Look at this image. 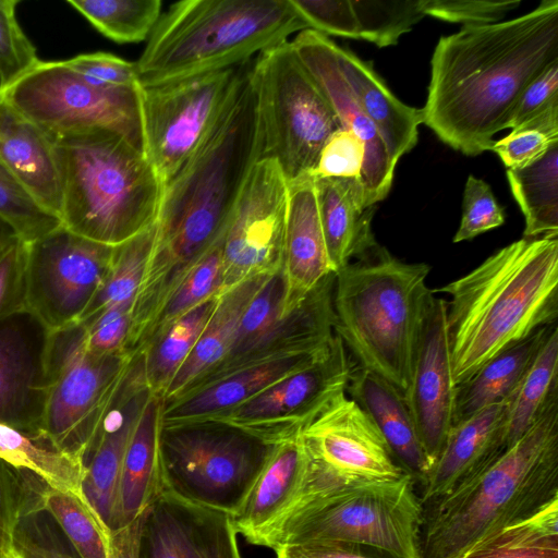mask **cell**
Masks as SVG:
<instances>
[{"label": "cell", "mask_w": 558, "mask_h": 558, "mask_svg": "<svg viewBox=\"0 0 558 558\" xmlns=\"http://www.w3.org/2000/svg\"><path fill=\"white\" fill-rule=\"evenodd\" d=\"M319 220L331 270L336 274L377 244L359 179H314Z\"/></svg>", "instance_id": "31"}, {"label": "cell", "mask_w": 558, "mask_h": 558, "mask_svg": "<svg viewBox=\"0 0 558 558\" xmlns=\"http://www.w3.org/2000/svg\"><path fill=\"white\" fill-rule=\"evenodd\" d=\"M407 474L393 482L344 485L302 505L271 550L283 545L343 543L390 558H422L424 506Z\"/></svg>", "instance_id": "8"}, {"label": "cell", "mask_w": 558, "mask_h": 558, "mask_svg": "<svg viewBox=\"0 0 558 558\" xmlns=\"http://www.w3.org/2000/svg\"><path fill=\"white\" fill-rule=\"evenodd\" d=\"M553 326L541 328L524 340L499 352L459 384L453 424L507 400L520 384Z\"/></svg>", "instance_id": "34"}, {"label": "cell", "mask_w": 558, "mask_h": 558, "mask_svg": "<svg viewBox=\"0 0 558 558\" xmlns=\"http://www.w3.org/2000/svg\"><path fill=\"white\" fill-rule=\"evenodd\" d=\"M557 60L558 0L441 36L430 60L423 123L466 156L490 150L525 87Z\"/></svg>", "instance_id": "1"}, {"label": "cell", "mask_w": 558, "mask_h": 558, "mask_svg": "<svg viewBox=\"0 0 558 558\" xmlns=\"http://www.w3.org/2000/svg\"><path fill=\"white\" fill-rule=\"evenodd\" d=\"M558 499V396L508 450L429 504L422 558H459L486 535Z\"/></svg>", "instance_id": "4"}, {"label": "cell", "mask_w": 558, "mask_h": 558, "mask_svg": "<svg viewBox=\"0 0 558 558\" xmlns=\"http://www.w3.org/2000/svg\"><path fill=\"white\" fill-rule=\"evenodd\" d=\"M14 547L24 558H80L56 521L45 511H26L14 533Z\"/></svg>", "instance_id": "48"}, {"label": "cell", "mask_w": 558, "mask_h": 558, "mask_svg": "<svg viewBox=\"0 0 558 558\" xmlns=\"http://www.w3.org/2000/svg\"><path fill=\"white\" fill-rule=\"evenodd\" d=\"M335 272L325 276L292 312L279 318L248 350L209 369L178 399L242 368L324 350L335 336Z\"/></svg>", "instance_id": "22"}, {"label": "cell", "mask_w": 558, "mask_h": 558, "mask_svg": "<svg viewBox=\"0 0 558 558\" xmlns=\"http://www.w3.org/2000/svg\"><path fill=\"white\" fill-rule=\"evenodd\" d=\"M143 378L130 377L109 414L99 441L85 465L82 494L111 532L124 453L141 411L149 396Z\"/></svg>", "instance_id": "25"}, {"label": "cell", "mask_w": 558, "mask_h": 558, "mask_svg": "<svg viewBox=\"0 0 558 558\" xmlns=\"http://www.w3.org/2000/svg\"><path fill=\"white\" fill-rule=\"evenodd\" d=\"M19 239L14 228L0 217V253Z\"/></svg>", "instance_id": "60"}, {"label": "cell", "mask_w": 558, "mask_h": 558, "mask_svg": "<svg viewBox=\"0 0 558 558\" xmlns=\"http://www.w3.org/2000/svg\"><path fill=\"white\" fill-rule=\"evenodd\" d=\"M287 207L288 182L282 171L276 161L258 159L223 233L220 294L281 270Z\"/></svg>", "instance_id": "16"}, {"label": "cell", "mask_w": 558, "mask_h": 558, "mask_svg": "<svg viewBox=\"0 0 558 558\" xmlns=\"http://www.w3.org/2000/svg\"><path fill=\"white\" fill-rule=\"evenodd\" d=\"M507 178L525 218L523 238L558 233V142L534 160L508 169Z\"/></svg>", "instance_id": "38"}, {"label": "cell", "mask_w": 558, "mask_h": 558, "mask_svg": "<svg viewBox=\"0 0 558 558\" xmlns=\"http://www.w3.org/2000/svg\"><path fill=\"white\" fill-rule=\"evenodd\" d=\"M26 511L47 512L80 558H114L112 534L84 496L54 488L37 477Z\"/></svg>", "instance_id": "35"}, {"label": "cell", "mask_w": 558, "mask_h": 558, "mask_svg": "<svg viewBox=\"0 0 558 558\" xmlns=\"http://www.w3.org/2000/svg\"><path fill=\"white\" fill-rule=\"evenodd\" d=\"M353 367L335 335L311 364L202 424L235 428L270 446L298 438L324 408L347 391Z\"/></svg>", "instance_id": "15"}, {"label": "cell", "mask_w": 558, "mask_h": 558, "mask_svg": "<svg viewBox=\"0 0 558 558\" xmlns=\"http://www.w3.org/2000/svg\"><path fill=\"white\" fill-rule=\"evenodd\" d=\"M289 1L307 29L326 36L359 38V26L351 0Z\"/></svg>", "instance_id": "52"}, {"label": "cell", "mask_w": 558, "mask_h": 558, "mask_svg": "<svg viewBox=\"0 0 558 558\" xmlns=\"http://www.w3.org/2000/svg\"><path fill=\"white\" fill-rule=\"evenodd\" d=\"M140 90L141 86L101 87L65 61H39L1 97L51 138L101 129L121 135L144 153Z\"/></svg>", "instance_id": "12"}, {"label": "cell", "mask_w": 558, "mask_h": 558, "mask_svg": "<svg viewBox=\"0 0 558 558\" xmlns=\"http://www.w3.org/2000/svg\"><path fill=\"white\" fill-rule=\"evenodd\" d=\"M555 142H558V102L495 141L490 150L510 169L534 160Z\"/></svg>", "instance_id": "47"}, {"label": "cell", "mask_w": 558, "mask_h": 558, "mask_svg": "<svg viewBox=\"0 0 558 558\" xmlns=\"http://www.w3.org/2000/svg\"><path fill=\"white\" fill-rule=\"evenodd\" d=\"M35 475L0 459V558L14 548V533L31 496Z\"/></svg>", "instance_id": "50"}, {"label": "cell", "mask_w": 558, "mask_h": 558, "mask_svg": "<svg viewBox=\"0 0 558 558\" xmlns=\"http://www.w3.org/2000/svg\"><path fill=\"white\" fill-rule=\"evenodd\" d=\"M307 29L289 0H184L161 14L140 59L142 87L242 65Z\"/></svg>", "instance_id": "6"}, {"label": "cell", "mask_w": 558, "mask_h": 558, "mask_svg": "<svg viewBox=\"0 0 558 558\" xmlns=\"http://www.w3.org/2000/svg\"><path fill=\"white\" fill-rule=\"evenodd\" d=\"M247 69L241 65L142 87L144 154L162 186L203 145L234 100Z\"/></svg>", "instance_id": "13"}, {"label": "cell", "mask_w": 558, "mask_h": 558, "mask_svg": "<svg viewBox=\"0 0 558 558\" xmlns=\"http://www.w3.org/2000/svg\"><path fill=\"white\" fill-rule=\"evenodd\" d=\"M75 72L106 88H138L136 63L107 52H94L65 60Z\"/></svg>", "instance_id": "56"}, {"label": "cell", "mask_w": 558, "mask_h": 558, "mask_svg": "<svg viewBox=\"0 0 558 558\" xmlns=\"http://www.w3.org/2000/svg\"><path fill=\"white\" fill-rule=\"evenodd\" d=\"M268 277L246 280L219 295L205 329L168 387L162 398L163 404L177 400L227 355L245 308Z\"/></svg>", "instance_id": "33"}, {"label": "cell", "mask_w": 558, "mask_h": 558, "mask_svg": "<svg viewBox=\"0 0 558 558\" xmlns=\"http://www.w3.org/2000/svg\"><path fill=\"white\" fill-rule=\"evenodd\" d=\"M250 82L258 128V159L277 162L288 183L311 177L326 141L343 129L300 62L290 40L262 51Z\"/></svg>", "instance_id": "9"}, {"label": "cell", "mask_w": 558, "mask_h": 558, "mask_svg": "<svg viewBox=\"0 0 558 558\" xmlns=\"http://www.w3.org/2000/svg\"><path fill=\"white\" fill-rule=\"evenodd\" d=\"M50 332L27 308L0 322V423L41 430Z\"/></svg>", "instance_id": "21"}, {"label": "cell", "mask_w": 558, "mask_h": 558, "mask_svg": "<svg viewBox=\"0 0 558 558\" xmlns=\"http://www.w3.org/2000/svg\"><path fill=\"white\" fill-rule=\"evenodd\" d=\"M324 350L274 360L223 376L171 403L163 404L161 426L173 428L205 423L307 366Z\"/></svg>", "instance_id": "29"}, {"label": "cell", "mask_w": 558, "mask_h": 558, "mask_svg": "<svg viewBox=\"0 0 558 558\" xmlns=\"http://www.w3.org/2000/svg\"><path fill=\"white\" fill-rule=\"evenodd\" d=\"M258 148L248 69L210 135L162 187L155 241L132 310L133 339L146 336L172 292L223 236Z\"/></svg>", "instance_id": "2"}, {"label": "cell", "mask_w": 558, "mask_h": 558, "mask_svg": "<svg viewBox=\"0 0 558 558\" xmlns=\"http://www.w3.org/2000/svg\"><path fill=\"white\" fill-rule=\"evenodd\" d=\"M308 457L301 436L276 445L240 509L231 517L236 534L270 549L300 499Z\"/></svg>", "instance_id": "23"}, {"label": "cell", "mask_w": 558, "mask_h": 558, "mask_svg": "<svg viewBox=\"0 0 558 558\" xmlns=\"http://www.w3.org/2000/svg\"><path fill=\"white\" fill-rule=\"evenodd\" d=\"M4 558H24L16 549L15 547L4 556Z\"/></svg>", "instance_id": "61"}, {"label": "cell", "mask_w": 558, "mask_h": 558, "mask_svg": "<svg viewBox=\"0 0 558 558\" xmlns=\"http://www.w3.org/2000/svg\"><path fill=\"white\" fill-rule=\"evenodd\" d=\"M134 355L86 349L81 324L51 331L40 429L86 465L117 405Z\"/></svg>", "instance_id": "10"}, {"label": "cell", "mask_w": 558, "mask_h": 558, "mask_svg": "<svg viewBox=\"0 0 558 558\" xmlns=\"http://www.w3.org/2000/svg\"><path fill=\"white\" fill-rule=\"evenodd\" d=\"M136 558H242L231 515L162 490L145 511Z\"/></svg>", "instance_id": "20"}, {"label": "cell", "mask_w": 558, "mask_h": 558, "mask_svg": "<svg viewBox=\"0 0 558 558\" xmlns=\"http://www.w3.org/2000/svg\"><path fill=\"white\" fill-rule=\"evenodd\" d=\"M0 459L35 473L54 488L83 496L84 462L60 450L41 430L0 423Z\"/></svg>", "instance_id": "37"}, {"label": "cell", "mask_w": 558, "mask_h": 558, "mask_svg": "<svg viewBox=\"0 0 558 558\" xmlns=\"http://www.w3.org/2000/svg\"><path fill=\"white\" fill-rule=\"evenodd\" d=\"M0 217L24 242L35 241L62 226L59 217L41 207L0 160Z\"/></svg>", "instance_id": "45"}, {"label": "cell", "mask_w": 558, "mask_h": 558, "mask_svg": "<svg viewBox=\"0 0 558 558\" xmlns=\"http://www.w3.org/2000/svg\"><path fill=\"white\" fill-rule=\"evenodd\" d=\"M132 310L131 305L117 306L80 323L84 328L86 349L96 354L128 353Z\"/></svg>", "instance_id": "55"}, {"label": "cell", "mask_w": 558, "mask_h": 558, "mask_svg": "<svg viewBox=\"0 0 558 558\" xmlns=\"http://www.w3.org/2000/svg\"><path fill=\"white\" fill-rule=\"evenodd\" d=\"M457 386L447 326V302L433 292L425 307L405 398L432 466L453 425Z\"/></svg>", "instance_id": "18"}, {"label": "cell", "mask_w": 558, "mask_h": 558, "mask_svg": "<svg viewBox=\"0 0 558 558\" xmlns=\"http://www.w3.org/2000/svg\"><path fill=\"white\" fill-rule=\"evenodd\" d=\"M520 3V0H422V8L425 15L468 26L498 23Z\"/></svg>", "instance_id": "53"}, {"label": "cell", "mask_w": 558, "mask_h": 558, "mask_svg": "<svg viewBox=\"0 0 558 558\" xmlns=\"http://www.w3.org/2000/svg\"><path fill=\"white\" fill-rule=\"evenodd\" d=\"M275 446L223 425L161 426L163 490L232 517Z\"/></svg>", "instance_id": "11"}, {"label": "cell", "mask_w": 558, "mask_h": 558, "mask_svg": "<svg viewBox=\"0 0 558 558\" xmlns=\"http://www.w3.org/2000/svg\"><path fill=\"white\" fill-rule=\"evenodd\" d=\"M558 396V328L554 325L520 384L509 397L498 449L501 454L537 421Z\"/></svg>", "instance_id": "36"}, {"label": "cell", "mask_w": 558, "mask_h": 558, "mask_svg": "<svg viewBox=\"0 0 558 558\" xmlns=\"http://www.w3.org/2000/svg\"><path fill=\"white\" fill-rule=\"evenodd\" d=\"M361 548L343 543H305L280 546L275 554L276 558H375Z\"/></svg>", "instance_id": "59"}, {"label": "cell", "mask_w": 558, "mask_h": 558, "mask_svg": "<svg viewBox=\"0 0 558 558\" xmlns=\"http://www.w3.org/2000/svg\"><path fill=\"white\" fill-rule=\"evenodd\" d=\"M364 157L363 142L351 131L340 129L324 144L311 177L360 180Z\"/></svg>", "instance_id": "54"}, {"label": "cell", "mask_w": 558, "mask_h": 558, "mask_svg": "<svg viewBox=\"0 0 558 558\" xmlns=\"http://www.w3.org/2000/svg\"><path fill=\"white\" fill-rule=\"evenodd\" d=\"M291 47L302 65L323 92L343 129L364 144L365 157L360 174L365 207L375 206L388 195L396 165L373 122L363 112L344 81L336 56L337 45L313 29L299 32Z\"/></svg>", "instance_id": "19"}, {"label": "cell", "mask_w": 558, "mask_h": 558, "mask_svg": "<svg viewBox=\"0 0 558 558\" xmlns=\"http://www.w3.org/2000/svg\"><path fill=\"white\" fill-rule=\"evenodd\" d=\"M284 281L282 317L331 270L319 220L314 179L288 183V207L281 268Z\"/></svg>", "instance_id": "24"}, {"label": "cell", "mask_w": 558, "mask_h": 558, "mask_svg": "<svg viewBox=\"0 0 558 558\" xmlns=\"http://www.w3.org/2000/svg\"><path fill=\"white\" fill-rule=\"evenodd\" d=\"M504 222V208L496 201L490 186L470 174L463 192L460 226L452 241L471 240Z\"/></svg>", "instance_id": "51"}, {"label": "cell", "mask_w": 558, "mask_h": 558, "mask_svg": "<svg viewBox=\"0 0 558 558\" xmlns=\"http://www.w3.org/2000/svg\"><path fill=\"white\" fill-rule=\"evenodd\" d=\"M459 558H558V499L486 535Z\"/></svg>", "instance_id": "40"}, {"label": "cell", "mask_w": 558, "mask_h": 558, "mask_svg": "<svg viewBox=\"0 0 558 558\" xmlns=\"http://www.w3.org/2000/svg\"><path fill=\"white\" fill-rule=\"evenodd\" d=\"M347 390L374 422L398 463L421 483L432 465L402 396L389 383L357 365Z\"/></svg>", "instance_id": "32"}, {"label": "cell", "mask_w": 558, "mask_h": 558, "mask_svg": "<svg viewBox=\"0 0 558 558\" xmlns=\"http://www.w3.org/2000/svg\"><path fill=\"white\" fill-rule=\"evenodd\" d=\"M113 247L63 226L27 243L26 308L50 331L80 324L105 281Z\"/></svg>", "instance_id": "14"}, {"label": "cell", "mask_w": 558, "mask_h": 558, "mask_svg": "<svg viewBox=\"0 0 558 558\" xmlns=\"http://www.w3.org/2000/svg\"><path fill=\"white\" fill-rule=\"evenodd\" d=\"M0 160L41 207L60 218L62 192L53 141L2 97Z\"/></svg>", "instance_id": "28"}, {"label": "cell", "mask_w": 558, "mask_h": 558, "mask_svg": "<svg viewBox=\"0 0 558 558\" xmlns=\"http://www.w3.org/2000/svg\"><path fill=\"white\" fill-rule=\"evenodd\" d=\"M52 141L64 228L116 246L155 225L163 186L143 151L101 129Z\"/></svg>", "instance_id": "7"}, {"label": "cell", "mask_w": 558, "mask_h": 558, "mask_svg": "<svg viewBox=\"0 0 558 558\" xmlns=\"http://www.w3.org/2000/svg\"><path fill=\"white\" fill-rule=\"evenodd\" d=\"M98 32L119 44L148 40L160 16V0H69Z\"/></svg>", "instance_id": "42"}, {"label": "cell", "mask_w": 558, "mask_h": 558, "mask_svg": "<svg viewBox=\"0 0 558 558\" xmlns=\"http://www.w3.org/2000/svg\"><path fill=\"white\" fill-rule=\"evenodd\" d=\"M310 465L328 488L393 482L409 474L366 412L338 395L301 434Z\"/></svg>", "instance_id": "17"}, {"label": "cell", "mask_w": 558, "mask_h": 558, "mask_svg": "<svg viewBox=\"0 0 558 558\" xmlns=\"http://www.w3.org/2000/svg\"><path fill=\"white\" fill-rule=\"evenodd\" d=\"M430 267L405 263L378 243L336 272L333 331L357 366L405 400L425 307Z\"/></svg>", "instance_id": "5"}, {"label": "cell", "mask_w": 558, "mask_h": 558, "mask_svg": "<svg viewBox=\"0 0 558 558\" xmlns=\"http://www.w3.org/2000/svg\"><path fill=\"white\" fill-rule=\"evenodd\" d=\"M17 4L16 0H0V75L4 89L40 61L36 48L17 23Z\"/></svg>", "instance_id": "49"}, {"label": "cell", "mask_w": 558, "mask_h": 558, "mask_svg": "<svg viewBox=\"0 0 558 558\" xmlns=\"http://www.w3.org/2000/svg\"><path fill=\"white\" fill-rule=\"evenodd\" d=\"M162 409V398L150 392L124 453L112 535L137 525L163 490L160 462Z\"/></svg>", "instance_id": "27"}, {"label": "cell", "mask_w": 558, "mask_h": 558, "mask_svg": "<svg viewBox=\"0 0 558 558\" xmlns=\"http://www.w3.org/2000/svg\"><path fill=\"white\" fill-rule=\"evenodd\" d=\"M359 39L379 48L398 44L424 16L422 0H351Z\"/></svg>", "instance_id": "44"}, {"label": "cell", "mask_w": 558, "mask_h": 558, "mask_svg": "<svg viewBox=\"0 0 558 558\" xmlns=\"http://www.w3.org/2000/svg\"><path fill=\"white\" fill-rule=\"evenodd\" d=\"M336 56L353 97L376 126L391 161L397 165L400 157L417 143L418 126L424 120L423 109L399 100L374 70L372 62L338 45Z\"/></svg>", "instance_id": "30"}, {"label": "cell", "mask_w": 558, "mask_h": 558, "mask_svg": "<svg viewBox=\"0 0 558 558\" xmlns=\"http://www.w3.org/2000/svg\"><path fill=\"white\" fill-rule=\"evenodd\" d=\"M558 102V60L550 63L523 90L511 111L505 130H514Z\"/></svg>", "instance_id": "58"}, {"label": "cell", "mask_w": 558, "mask_h": 558, "mask_svg": "<svg viewBox=\"0 0 558 558\" xmlns=\"http://www.w3.org/2000/svg\"><path fill=\"white\" fill-rule=\"evenodd\" d=\"M509 398L453 424L439 456L421 482L423 506L450 493L500 453L498 441Z\"/></svg>", "instance_id": "26"}, {"label": "cell", "mask_w": 558, "mask_h": 558, "mask_svg": "<svg viewBox=\"0 0 558 558\" xmlns=\"http://www.w3.org/2000/svg\"><path fill=\"white\" fill-rule=\"evenodd\" d=\"M214 295L156 335L143 352L144 376L148 390L163 398L182 367L217 305Z\"/></svg>", "instance_id": "39"}, {"label": "cell", "mask_w": 558, "mask_h": 558, "mask_svg": "<svg viewBox=\"0 0 558 558\" xmlns=\"http://www.w3.org/2000/svg\"><path fill=\"white\" fill-rule=\"evenodd\" d=\"M433 292L450 296L447 326L459 385L499 352L556 324L558 233L512 242Z\"/></svg>", "instance_id": "3"}, {"label": "cell", "mask_w": 558, "mask_h": 558, "mask_svg": "<svg viewBox=\"0 0 558 558\" xmlns=\"http://www.w3.org/2000/svg\"><path fill=\"white\" fill-rule=\"evenodd\" d=\"M27 243L19 239L0 253V322L26 308Z\"/></svg>", "instance_id": "57"}, {"label": "cell", "mask_w": 558, "mask_h": 558, "mask_svg": "<svg viewBox=\"0 0 558 558\" xmlns=\"http://www.w3.org/2000/svg\"><path fill=\"white\" fill-rule=\"evenodd\" d=\"M283 299L284 281L282 272L279 270L266 279L248 303L240 319L233 343L227 355L218 364L232 360L248 350L281 318Z\"/></svg>", "instance_id": "46"}, {"label": "cell", "mask_w": 558, "mask_h": 558, "mask_svg": "<svg viewBox=\"0 0 558 558\" xmlns=\"http://www.w3.org/2000/svg\"><path fill=\"white\" fill-rule=\"evenodd\" d=\"M222 238L194 265L166 301L149 328L143 350L156 335L184 314L220 294Z\"/></svg>", "instance_id": "43"}, {"label": "cell", "mask_w": 558, "mask_h": 558, "mask_svg": "<svg viewBox=\"0 0 558 558\" xmlns=\"http://www.w3.org/2000/svg\"><path fill=\"white\" fill-rule=\"evenodd\" d=\"M156 235V222L116 245L105 281L81 323L117 306L134 305Z\"/></svg>", "instance_id": "41"}, {"label": "cell", "mask_w": 558, "mask_h": 558, "mask_svg": "<svg viewBox=\"0 0 558 558\" xmlns=\"http://www.w3.org/2000/svg\"><path fill=\"white\" fill-rule=\"evenodd\" d=\"M3 90H4V86H3V82H2V78H1V75H0V97H1V95L3 93Z\"/></svg>", "instance_id": "62"}]
</instances>
